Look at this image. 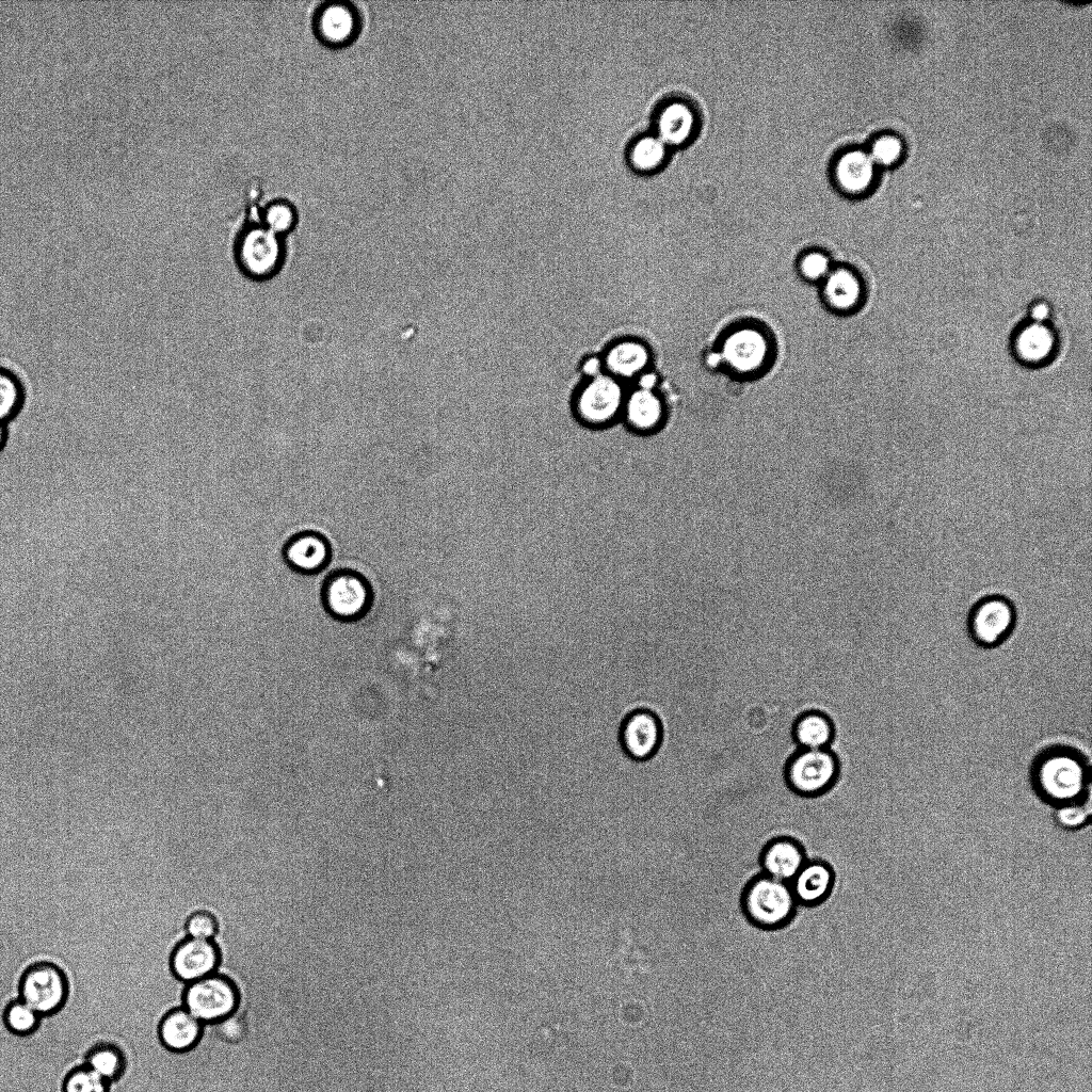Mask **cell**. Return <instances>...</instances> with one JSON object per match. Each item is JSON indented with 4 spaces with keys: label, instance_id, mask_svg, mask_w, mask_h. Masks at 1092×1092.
Wrapping results in <instances>:
<instances>
[{
    "label": "cell",
    "instance_id": "obj_1",
    "mask_svg": "<svg viewBox=\"0 0 1092 1092\" xmlns=\"http://www.w3.org/2000/svg\"><path fill=\"white\" fill-rule=\"evenodd\" d=\"M1028 777L1035 797L1054 809L1090 801L1091 765L1073 745L1054 743L1040 750Z\"/></svg>",
    "mask_w": 1092,
    "mask_h": 1092
},
{
    "label": "cell",
    "instance_id": "obj_2",
    "mask_svg": "<svg viewBox=\"0 0 1092 1092\" xmlns=\"http://www.w3.org/2000/svg\"><path fill=\"white\" fill-rule=\"evenodd\" d=\"M232 258L244 277L253 282H268L280 273L286 263L285 238L259 222L247 223L234 239Z\"/></svg>",
    "mask_w": 1092,
    "mask_h": 1092
},
{
    "label": "cell",
    "instance_id": "obj_3",
    "mask_svg": "<svg viewBox=\"0 0 1092 1092\" xmlns=\"http://www.w3.org/2000/svg\"><path fill=\"white\" fill-rule=\"evenodd\" d=\"M797 904L789 883L766 874L752 879L741 898L746 918L764 930H774L789 924Z\"/></svg>",
    "mask_w": 1092,
    "mask_h": 1092
},
{
    "label": "cell",
    "instance_id": "obj_4",
    "mask_svg": "<svg viewBox=\"0 0 1092 1092\" xmlns=\"http://www.w3.org/2000/svg\"><path fill=\"white\" fill-rule=\"evenodd\" d=\"M840 762L830 749H799L786 762L784 775L792 792L802 797H819L837 782Z\"/></svg>",
    "mask_w": 1092,
    "mask_h": 1092
},
{
    "label": "cell",
    "instance_id": "obj_5",
    "mask_svg": "<svg viewBox=\"0 0 1092 1092\" xmlns=\"http://www.w3.org/2000/svg\"><path fill=\"white\" fill-rule=\"evenodd\" d=\"M238 1005L236 984L215 973L188 983L182 993V1007L204 1025L216 1024L234 1015Z\"/></svg>",
    "mask_w": 1092,
    "mask_h": 1092
},
{
    "label": "cell",
    "instance_id": "obj_6",
    "mask_svg": "<svg viewBox=\"0 0 1092 1092\" xmlns=\"http://www.w3.org/2000/svg\"><path fill=\"white\" fill-rule=\"evenodd\" d=\"M18 993L20 999L45 1017L64 1007L69 985L63 969L50 962H39L27 967L21 974Z\"/></svg>",
    "mask_w": 1092,
    "mask_h": 1092
},
{
    "label": "cell",
    "instance_id": "obj_7",
    "mask_svg": "<svg viewBox=\"0 0 1092 1092\" xmlns=\"http://www.w3.org/2000/svg\"><path fill=\"white\" fill-rule=\"evenodd\" d=\"M1016 624L1013 604L1001 595L980 598L970 609L967 630L975 644L982 648H994L1003 643Z\"/></svg>",
    "mask_w": 1092,
    "mask_h": 1092
},
{
    "label": "cell",
    "instance_id": "obj_8",
    "mask_svg": "<svg viewBox=\"0 0 1092 1092\" xmlns=\"http://www.w3.org/2000/svg\"><path fill=\"white\" fill-rule=\"evenodd\" d=\"M312 29L321 44L333 49L348 47L362 30L357 7L349 1L332 0L321 3L312 17Z\"/></svg>",
    "mask_w": 1092,
    "mask_h": 1092
},
{
    "label": "cell",
    "instance_id": "obj_9",
    "mask_svg": "<svg viewBox=\"0 0 1092 1092\" xmlns=\"http://www.w3.org/2000/svg\"><path fill=\"white\" fill-rule=\"evenodd\" d=\"M323 603L332 615L344 621L355 620L370 607L371 590L357 573L339 571L325 581Z\"/></svg>",
    "mask_w": 1092,
    "mask_h": 1092
},
{
    "label": "cell",
    "instance_id": "obj_10",
    "mask_svg": "<svg viewBox=\"0 0 1092 1092\" xmlns=\"http://www.w3.org/2000/svg\"><path fill=\"white\" fill-rule=\"evenodd\" d=\"M769 353L766 334L754 326H743L727 335L720 356L734 371L749 374L764 367Z\"/></svg>",
    "mask_w": 1092,
    "mask_h": 1092
},
{
    "label": "cell",
    "instance_id": "obj_11",
    "mask_svg": "<svg viewBox=\"0 0 1092 1092\" xmlns=\"http://www.w3.org/2000/svg\"><path fill=\"white\" fill-rule=\"evenodd\" d=\"M220 950L212 941L187 937L179 942L170 957V968L176 979L191 983L215 973Z\"/></svg>",
    "mask_w": 1092,
    "mask_h": 1092
},
{
    "label": "cell",
    "instance_id": "obj_12",
    "mask_svg": "<svg viewBox=\"0 0 1092 1092\" xmlns=\"http://www.w3.org/2000/svg\"><path fill=\"white\" fill-rule=\"evenodd\" d=\"M621 744L632 759L644 761L653 757L662 741V724L658 716L647 709H636L623 721Z\"/></svg>",
    "mask_w": 1092,
    "mask_h": 1092
},
{
    "label": "cell",
    "instance_id": "obj_13",
    "mask_svg": "<svg viewBox=\"0 0 1092 1092\" xmlns=\"http://www.w3.org/2000/svg\"><path fill=\"white\" fill-rule=\"evenodd\" d=\"M623 402V389L611 376L597 375L588 383L578 398V412L590 424L612 420Z\"/></svg>",
    "mask_w": 1092,
    "mask_h": 1092
},
{
    "label": "cell",
    "instance_id": "obj_14",
    "mask_svg": "<svg viewBox=\"0 0 1092 1092\" xmlns=\"http://www.w3.org/2000/svg\"><path fill=\"white\" fill-rule=\"evenodd\" d=\"M802 845L790 837L771 839L760 853L764 874L790 883L806 862Z\"/></svg>",
    "mask_w": 1092,
    "mask_h": 1092
},
{
    "label": "cell",
    "instance_id": "obj_15",
    "mask_svg": "<svg viewBox=\"0 0 1092 1092\" xmlns=\"http://www.w3.org/2000/svg\"><path fill=\"white\" fill-rule=\"evenodd\" d=\"M204 1024L183 1007L166 1012L158 1025L161 1044L170 1051L182 1054L192 1050L200 1041Z\"/></svg>",
    "mask_w": 1092,
    "mask_h": 1092
},
{
    "label": "cell",
    "instance_id": "obj_16",
    "mask_svg": "<svg viewBox=\"0 0 1092 1092\" xmlns=\"http://www.w3.org/2000/svg\"><path fill=\"white\" fill-rule=\"evenodd\" d=\"M834 883L833 868L823 861L814 860L806 861L789 884L798 904L813 906L830 896Z\"/></svg>",
    "mask_w": 1092,
    "mask_h": 1092
},
{
    "label": "cell",
    "instance_id": "obj_17",
    "mask_svg": "<svg viewBox=\"0 0 1092 1092\" xmlns=\"http://www.w3.org/2000/svg\"><path fill=\"white\" fill-rule=\"evenodd\" d=\"M284 555L287 563L298 572L317 573L330 559V546L320 534L303 532L288 541Z\"/></svg>",
    "mask_w": 1092,
    "mask_h": 1092
},
{
    "label": "cell",
    "instance_id": "obj_18",
    "mask_svg": "<svg viewBox=\"0 0 1092 1092\" xmlns=\"http://www.w3.org/2000/svg\"><path fill=\"white\" fill-rule=\"evenodd\" d=\"M876 164L867 151L853 149L845 152L835 166L838 186L848 194L858 195L872 184Z\"/></svg>",
    "mask_w": 1092,
    "mask_h": 1092
},
{
    "label": "cell",
    "instance_id": "obj_19",
    "mask_svg": "<svg viewBox=\"0 0 1092 1092\" xmlns=\"http://www.w3.org/2000/svg\"><path fill=\"white\" fill-rule=\"evenodd\" d=\"M1056 337L1047 323L1030 321L1022 325L1013 338V350L1018 359L1027 364H1039L1051 355Z\"/></svg>",
    "mask_w": 1092,
    "mask_h": 1092
},
{
    "label": "cell",
    "instance_id": "obj_20",
    "mask_svg": "<svg viewBox=\"0 0 1092 1092\" xmlns=\"http://www.w3.org/2000/svg\"><path fill=\"white\" fill-rule=\"evenodd\" d=\"M863 294L862 282L848 268L831 270L824 278L823 295L830 307L847 311L858 306Z\"/></svg>",
    "mask_w": 1092,
    "mask_h": 1092
},
{
    "label": "cell",
    "instance_id": "obj_21",
    "mask_svg": "<svg viewBox=\"0 0 1092 1092\" xmlns=\"http://www.w3.org/2000/svg\"><path fill=\"white\" fill-rule=\"evenodd\" d=\"M792 738L800 749H828L835 738V726L825 713L808 710L796 719Z\"/></svg>",
    "mask_w": 1092,
    "mask_h": 1092
},
{
    "label": "cell",
    "instance_id": "obj_22",
    "mask_svg": "<svg viewBox=\"0 0 1092 1092\" xmlns=\"http://www.w3.org/2000/svg\"><path fill=\"white\" fill-rule=\"evenodd\" d=\"M695 116L684 102H672L664 107L658 118L659 139L665 145H680L691 135Z\"/></svg>",
    "mask_w": 1092,
    "mask_h": 1092
},
{
    "label": "cell",
    "instance_id": "obj_23",
    "mask_svg": "<svg viewBox=\"0 0 1092 1092\" xmlns=\"http://www.w3.org/2000/svg\"><path fill=\"white\" fill-rule=\"evenodd\" d=\"M626 416L632 428L652 431L662 421L663 405L652 390L639 388L627 400Z\"/></svg>",
    "mask_w": 1092,
    "mask_h": 1092
},
{
    "label": "cell",
    "instance_id": "obj_24",
    "mask_svg": "<svg viewBox=\"0 0 1092 1092\" xmlns=\"http://www.w3.org/2000/svg\"><path fill=\"white\" fill-rule=\"evenodd\" d=\"M648 360L649 354L644 344L625 340L614 344L608 351L605 364L614 375L630 378L640 373Z\"/></svg>",
    "mask_w": 1092,
    "mask_h": 1092
},
{
    "label": "cell",
    "instance_id": "obj_25",
    "mask_svg": "<svg viewBox=\"0 0 1092 1092\" xmlns=\"http://www.w3.org/2000/svg\"><path fill=\"white\" fill-rule=\"evenodd\" d=\"M27 387L14 370L0 366V421L10 424L22 413Z\"/></svg>",
    "mask_w": 1092,
    "mask_h": 1092
},
{
    "label": "cell",
    "instance_id": "obj_26",
    "mask_svg": "<svg viewBox=\"0 0 1092 1092\" xmlns=\"http://www.w3.org/2000/svg\"><path fill=\"white\" fill-rule=\"evenodd\" d=\"M126 1064L124 1051L113 1043H98L85 1057V1065L110 1083L124 1075Z\"/></svg>",
    "mask_w": 1092,
    "mask_h": 1092
},
{
    "label": "cell",
    "instance_id": "obj_27",
    "mask_svg": "<svg viewBox=\"0 0 1092 1092\" xmlns=\"http://www.w3.org/2000/svg\"><path fill=\"white\" fill-rule=\"evenodd\" d=\"M298 221L295 206L287 199L276 198L262 208L259 223L270 231L286 238L294 230Z\"/></svg>",
    "mask_w": 1092,
    "mask_h": 1092
},
{
    "label": "cell",
    "instance_id": "obj_28",
    "mask_svg": "<svg viewBox=\"0 0 1092 1092\" xmlns=\"http://www.w3.org/2000/svg\"><path fill=\"white\" fill-rule=\"evenodd\" d=\"M42 1016L22 999L11 1000L2 1013L5 1029L13 1035L26 1037L35 1032Z\"/></svg>",
    "mask_w": 1092,
    "mask_h": 1092
},
{
    "label": "cell",
    "instance_id": "obj_29",
    "mask_svg": "<svg viewBox=\"0 0 1092 1092\" xmlns=\"http://www.w3.org/2000/svg\"><path fill=\"white\" fill-rule=\"evenodd\" d=\"M667 145L657 136L640 139L631 150L632 164L642 171L656 168L664 160Z\"/></svg>",
    "mask_w": 1092,
    "mask_h": 1092
},
{
    "label": "cell",
    "instance_id": "obj_30",
    "mask_svg": "<svg viewBox=\"0 0 1092 1092\" xmlns=\"http://www.w3.org/2000/svg\"><path fill=\"white\" fill-rule=\"evenodd\" d=\"M63 1092H109L110 1082L85 1064L73 1069L63 1080Z\"/></svg>",
    "mask_w": 1092,
    "mask_h": 1092
},
{
    "label": "cell",
    "instance_id": "obj_31",
    "mask_svg": "<svg viewBox=\"0 0 1092 1092\" xmlns=\"http://www.w3.org/2000/svg\"><path fill=\"white\" fill-rule=\"evenodd\" d=\"M903 148L900 138L895 134H883L873 141L868 154L876 165L888 166L899 161Z\"/></svg>",
    "mask_w": 1092,
    "mask_h": 1092
},
{
    "label": "cell",
    "instance_id": "obj_32",
    "mask_svg": "<svg viewBox=\"0 0 1092 1092\" xmlns=\"http://www.w3.org/2000/svg\"><path fill=\"white\" fill-rule=\"evenodd\" d=\"M1054 820L1066 831H1078L1090 824L1091 801L1054 809Z\"/></svg>",
    "mask_w": 1092,
    "mask_h": 1092
},
{
    "label": "cell",
    "instance_id": "obj_33",
    "mask_svg": "<svg viewBox=\"0 0 1092 1092\" xmlns=\"http://www.w3.org/2000/svg\"><path fill=\"white\" fill-rule=\"evenodd\" d=\"M184 929L188 937L210 941L216 935L219 924L210 912L197 911L188 917Z\"/></svg>",
    "mask_w": 1092,
    "mask_h": 1092
},
{
    "label": "cell",
    "instance_id": "obj_34",
    "mask_svg": "<svg viewBox=\"0 0 1092 1092\" xmlns=\"http://www.w3.org/2000/svg\"><path fill=\"white\" fill-rule=\"evenodd\" d=\"M799 268L802 276L812 282L824 279L832 270L829 257L816 251L804 255Z\"/></svg>",
    "mask_w": 1092,
    "mask_h": 1092
},
{
    "label": "cell",
    "instance_id": "obj_35",
    "mask_svg": "<svg viewBox=\"0 0 1092 1092\" xmlns=\"http://www.w3.org/2000/svg\"><path fill=\"white\" fill-rule=\"evenodd\" d=\"M216 1031L221 1038L225 1041H238L243 1034V1025L241 1021L230 1015L223 1021L216 1023Z\"/></svg>",
    "mask_w": 1092,
    "mask_h": 1092
},
{
    "label": "cell",
    "instance_id": "obj_36",
    "mask_svg": "<svg viewBox=\"0 0 1092 1092\" xmlns=\"http://www.w3.org/2000/svg\"><path fill=\"white\" fill-rule=\"evenodd\" d=\"M1050 317V306L1043 301H1037L1029 307L1030 321L1037 323H1047Z\"/></svg>",
    "mask_w": 1092,
    "mask_h": 1092
},
{
    "label": "cell",
    "instance_id": "obj_37",
    "mask_svg": "<svg viewBox=\"0 0 1092 1092\" xmlns=\"http://www.w3.org/2000/svg\"><path fill=\"white\" fill-rule=\"evenodd\" d=\"M10 424L0 421V454L6 449L10 440Z\"/></svg>",
    "mask_w": 1092,
    "mask_h": 1092
},
{
    "label": "cell",
    "instance_id": "obj_38",
    "mask_svg": "<svg viewBox=\"0 0 1092 1092\" xmlns=\"http://www.w3.org/2000/svg\"><path fill=\"white\" fill-rule=\"evenodd\" d=\"M583 369L588 374L597 376L599 375L600 362L597 358L592 357L584 363Z\"/></svg>",
    "mask_w": 1092,
    "mask_h": 1092
},
{
    "label": "cell",
    "instance_id": "obj_39",
    "mask_svg": "<svg viewBox=\"0 0 1092 1092\" xmlns=\"http://www.w3.org/2000/svg\"><path fill=\"white\" fill-rule=\"evenodd\" d=\"M655 383H656V378H655V374H653V373L643 374L640 378V382H639L640 388L647 389V390H652V387L654 386Z\"/></svg>",
    "mask_w": 1092,
    "mask_h": 1092
}]
</instances>
